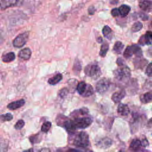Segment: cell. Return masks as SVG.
Returning a JSON list of instances; mask_svg holds the SVG:
<instances>
[{
  "label": "cell",
  "mask_w": 152,
  "mask_h": 152,
  "mask_svg": "<svg viewBox=\"0 0 152 152\" xmlns=\"http://www.w3.org/2000/svg\"><path fill=\"white\" fill-rule=\"evenodd\" d=\"M124 48V45L122 42L118 41L115 42L114 46H113V51L116 53H120Z\"/></svg>",
  "instance_id": "22"
},
{
  "label": "cell",
  "mask_w": 152,
  "mask_h": 152,
  "mask_svg": "<svg viewBox=\"0 0 152 152\" xmlns=\"http://www.w3.org/2000/svg\"><path fill=\"white\" fill-rule=\"evenodd\" d=\"M118 10H119L120 15L122 17H125L129 12L131 10V8L128 5H122L119 7V8Z\"/></svg>",
  "instance_id": "16"
},
{
  "label": "cell",
  "mask_w": 152,
  "mask_h": 152,
  "mask_svg": "<svg viewBox=\"0 0 152 152\" xmlns=\"http://www.w3.org/2000/svg\"><path fill=\"white\" fill-rule=\"evenodd\" d=\"M24 121L22 119H20L16 122L14 126V128H15V129L19 130V129H21L24 126Z\"/></svg>",
  "instance_id": "32"
},
{
  "label": "cell",
  "mask_w": 152,
  "mask_h": 152,
  "mask_svg": "<svg viewBox=\"0 0 152 152\" xmlns=\"http://www.w3.org/2000/svg\"><path fill=\"white\" fill-rule=\"evenodd\" d=\"M152 43V32L147 31L139 40V43L144 45H150Z\"/></svg>",
  "instance_id": "8"
},
{
  "label": "cell",
  "mask_w": 152,
  "mask_h": 152,
  "mask_svg": "<svg viewBox=\"0 0 152 152\" xmlns=\"http://www.w3.org/2000/svg\"><path fill=\"white\" fill-rule=\"evenodd\" d=\"M12 115L10 113H7L6 114H2L0 115V122H4L7 121H10L12 119Z\"/></svg>",
  "instance_id": "23"
},
{
  "label": "cell",
  "mask_w": 152,
  "mask_h": 152,
  "mask_svg": "<svg viewBox=\"0 0 152 152\" xmlns=\"http://www.w3.org/2000/svg\"><path fill=\"white\" fill-rule=\"evenodd\" d=\"M109 49V45L107 43H103L102 46H101V48H100V55L102 57H104L106 56V53L107 52Z\"/></svg>",
  "instance_id": "25"
},
{
  "label": "cell",
  "mask_w": 152,
  "mask_h": 152,
  "mask_svg": "<svg viewBox=\"0 0 152 152\" xmlns=\"http://www.w3.org/2000/svg\"><path fill=\"white\" fill-rule=\"evenodd\" d=\"M93 94V88L90 84H87L85 91L82 94L83 97H88Z\"/></svg>",
  "instance_id": "26"
},
{
  "label": "cell",
  "mask_w": 152,
  "mask_h": 152,
  "mask_svg": "<svg viewBox=\"0 0 152 152\" xmlns=\"http://www.w3.org/2000/svg\"><path fill=\"white\" fill-rule=\"evenodd\" d=\"M111 14L112 16L113 17H117L118 15H120L119 14V10L117 8H113V10H112L111 11Z\"/></svg>",
  "instance_id": "34"
},
{
  "label": "cell",
  "mask_w": 152,
  "mask_h": 152,
  "mask_svg": "<svg viewBox=\"0 0 152 152\" xmlns=\"http://www.w3.org/2000/svg\"><path fill=\"white\" fill-rule=\"evenodd\" d=\"M112 32L111 28L108 26H105L103 27L102 29V33L104 36L107 37L108 35Z\"/></svg>",
  "instance_id": "31"
},
{
  "label": "cell",
  "mask_w": 152,
  "mask_h": 152,
  "mask_svg": "<svg viewBox=\"0 0 152 152\" xmlns=\"http://www.w3.org/2000/svg\"><path fill=\"white\" fill-rule=\"evenodd\" d=\"M141 145V141L138 139H134L131 142L130 148L132 150H138Z\"/></svg>",
  "instance_id": "21"
},
{
  "label": "cell",
  "mask_w": 152,
  "mask_h": 152,
  "mask_svg": "<svg viewBox=\"0 0 152 152\" xmlns=\"http://www.w3.org/2000/svg\"><path fill=\"white\" fill-rule=\"evenodd\" d=\"M133 55V50H132V46H128L124 52V56L125 58H129L130 57L132 56V55Z\"/></svg>",
  "instance_id": "27"
},
{
  "label": "cell",
  "mask_w": 152,
  "mask_h": 152,
  "mask_svg": "<svg viewBox=\"0 0 152 152\" xmlns=\"http://www.w3.org/2000/svg\"><path fill=\"white\" fill-rule=\"evenodd\" d=\"M15 53L12 52H10L4 55L2 57V60L4 62L8 63L13 61L15 59Z\"/></svg>",
  "instance_id": "14"
},
{
  "label": "cell",
  "mask_w": 152,
  "mask_h": 152,
  "mask_svg": "<svg viewBox=\"0 0 152 152\" xmlns=\"http://www.w3.org/2000/svg\"><path fill=\"white\" fill-rule=\"evenodd\" d=\"M31 55V50L28 48H24L18 52V57L24 60H28L30 58Z\"/></svg>",
  "instance_id": "11"
},
{
  "label": "cell",
  "mask_w": 152,
  "mask_h": 152,
  "mask_svg": "<svg viewBox=\"0 0 152 152\" xmlns=\"http://www.w3.org/2000/svg\"><path fill=\"white\" fill-rule=\"evenodd\" d=\"M24 104H25V100L20 99V100L12 102L9 104H8L7 108L10 110H16L22 107L23 106H24Z\"/></svg>",
  "instance_id": "10"
},
{
  "label": "cell",
  "mask_w": 152,
  "mask_h": 152,
  "mask_svg": "<svg viewBox=\"0 0 152 152\" xmlns=\"http://www.w3.org/2000/svg\"><path fill=\"white\" fill-rule=\"evenodd\" d=\"M84 71L87 75L93 79H97L101 75L100 68L97 65H88L85 68Z\"/></svg>",
  "instance_id": "3"
},
{
  "label": "cell",
  "mask_w": 152,
  "mask_h": 152,
  "mask_svg": "<svg viewBox=\"0 0 152 152\" xmlns=\"http://www.w3.org/2000/svg\"><path fill=\"white\" fill-rule=\"evenodd\" d=\"M80 112H82V114H84V113H86L88 112V110L87 108H85V107H83L82 109H81L80 110Z\"/></svg>",
  "instance_id": "38"
},
{
  "label": "cell",
  "mask_w": 152,
  "mask_h": 152,
  "mask_svg": "<svg viewBox=\"0 0 152 152\" xmlns=\"http://www.w3.org/2000/svg\"><path fill=\"white\" fill-rule=\"evenodd\" d=\"M148 125H149L150 126H152V119L148 121Z\"/></svg>",
  "instance_id": "42"
},
{
  "label": "cell",
  "mask_w": 152,
  "mask_h": 152,
  "mask_svg": "<svg viewBox=\"0 0 152 152\" xmlns=\"http://www.w3.org/2000/svg\"><path fill=\"white\" fill-rule=\"evenodd\" d=\"M66 152H78V151L75 149H69L68 151H66Z\"/></svg>",
  "instance_id": "40"
},
{
  "label": "cell",
  "mask_w": 152,
  "mask_h": 152,
  "mask_svg": "<svg viewBox=\"0 0 152 152\" xmlns=\"http://www.w3.org/2000/svg\"><path fill=\"white\" fill-rule=\"evenodd\" d=\"M111 140L109 138H104L99 142V145L103 148H107L111 145Z\"/></svg>",
  "instance_id": "24"
},
{
  "label": "cell",
  "mask_w": 152,
  "mask_h": 152,
  "mask_svg": "<svg viewBox=\"0 0 152 152\" xmlns=\"http://www.w3.org/2000/svg\"><path fill=\"white\" fill-rule=\"evenodd\" d=\"M132 50H133V53L135 54L136 55L140 56L142 55V50L141 49V48L136 45H133L131 46Z\"/></svg>",
  "instance_id": "30"
},
{
  "label": "cell",
  "mask_w": 152,
  "mask_h": 152,
  "mask_svg": "<svg viewBox=\"0 0 152 152\" xmlns=\"http://www.w3.org/2000/svg\"><path fill=\"white\" fill-rule=\"evenodd\" d=\"M86 87H87V84L84 81L80 82L77 86V90L78 93L82 96V94L84 93V92L86 90Z\"/></svg>",
  "instance_id": "19"
},
{
  "label": "cell",
  "mask_w": 152,
  "mask_h": 152,
  "mask_svg": "<svg viewBox=\"0 0 152 152\" xmlns=\"http://www.w3.org/2000/svg\"><path fill=\"white\" fill-rule=\"evenodd\" d=\"M125 96V91L124 90H121L114 93L112 96V100L115 103L119 102Z\"/></svg>",
  "instance_id": "12"
},
{
  "label": "cell",
  "mask_w": 152,
  "mask_h": 152,
  "mask_svg": "<svg viewBox=\"0 0 152 152\" xmlns=\"http://www.w3.org/2000/svg\"><path fill=\"white\" fill-rule=\"evenodd\" d=\"M64 125L65 129L69 132H73L76 129L72 120H68L65 121Z\"/></svg>",
  "instance_id": "17"
},
{
  "label": "cell",
  "mask_w": 152,
  "mask_h": 152,
  "mask_svg": "<svg viewBox=\"0 0 152 152\" xmlns=\"http://www.w3.org/2000/svg\"><path fill=\"white\" fill-rule=\"evenodd\" d=\"M118 113L122 116H127L129 113V108L128 105L120 103L118 106Z\"/></svg>",
  "instance_id": "13"
},
{
  "label": "cell",
  "mask_w": 152,
  "mask_h": 152,
  "mask_svg": "<svg viewBox=\"0 0 152 152\" xmlns=\"http://www.w3.org/2000/svg\"><path fill=\"white\" fill-rule=\"evenodd\" d=\"M74 144L80 147H86L89 145V138L88 134L85 132H81L77 135Z\"/></svg>",
  "instance_id": "1"
},
{
  "label": "cell",
  "mask_w": 152,
  "mask_h": 152,
  "mask_svg": "<svg viewBox=\"0 0 152 152\" xmlns=\"http://www.w3.org/2000/svg\"><path fill=\"white\" fill-rule=\"evenodd\" d=\"M72 121L76 129H84L89 126L91 124L93 120L90 117H84L75 119Z\"/></svg>",
  "instance_id": "6"
},
{
  "label": "cell",
  "mask_w": 152,
  "mask_h": 152,
  "mask_svg": "<svg viewBox=\"0 0 152 152\" xmlns=\"http://www.w3.org/2000/svg\"><path fill=\"white\" fill-rule=\"evenodd\" d=\"M40 152H51L49 148H43Z\"/></svg>",
  "instance_id": "39"
},
{
  "label": "cell",
  "mask_w": 152,
  "mask_h": 152,
  "mask_svg": "<svg viewBox=\"0 0 152 152\" xmlns=\"http://www.w3.org/2000/svg\"><path fill=\"white\" fill-rule=\"evenodd\" d=\"M115 78L119 81H125L131 76V71L128 67L122 66L115 70L114 72Z\"/></svg>",
  "instance_id": "2"
},
{
  "label": "cell",
  "mask_w": 152,
  "mask_h": 152,
  "mask_svg": "<svg viewBox=\"0 0 152 152\" xmlns=\"http://www.w3.org/2000/svg\"><path fill=\"white\" fill-rule=\"evenodd\" d=\"M141 101L143 103H149L152 101V93L151 92H147L143 94V96L141 98Z\"/></svg>",
  "instance_id": "20"
},
{
  "label": "cell",
  "mask_w": 152,
  "mask_h": 152,
  "mask_svg": "<svg viewBox=\"0 0 152 152\" xmlns=\"http://www.w3.org/2000/svg\"><path fill=\"white\" fill-rule=\"evenodd\" d=\"M142 27V24L141 22L140 21H138V22H136L135 23L132 27H131V30L133 31V32H137L139 30H140Z\"/></svg>",
  "instance_id": "28"
},
{
  "label": "cell",
  "mask_w": 152,
  "mask_h": 152,
  "mask_svg": "<svg viewBox=\"0 0 152 152\" xmlns=\"http://www.w3.org/2000/svg\"><path fill=\"white\" fill-rule=\"evenodd\" d=\"M24 3V0H0V11L11 7H20Z\"/></svg>",
  "instance_id": "4"
},
{
  "label": "cell",
  "mask_w": 152,
  "mask_h": 152,
  "mask_svg": "<svg viewBox=\"0 0 152 152\" xmlns=\"http://www.w3.org/2000/svg\"><path fill=\"white\" fill-rule=\"evenodd\" d=\"M110 86V81L108 79L103 78L100 80L96 84V90L100 94H103L105 93L109 88Z\"/></svg>",
  "instance_id": "7"
},
{
  "label": "cell",
  "mask_w": 152,
  "mask_h": 152,
  "mask_svg": "<svg viewBox=\"0 0 152 152\" xmlns=\"http://www.w3.org/2000/svg\"><path fill=\"white\" fill-rule=\"evenodd\" d=\"M51 125H52V124H51L50 122H49V121L45 122L42 125L41 131L43 132H47L50 129V128L51 127Z\"/></svg>",
  "instance_id": "29"
},
{
  "label": "cell",
  "mask_w": 152,
  "mask_h": 152,
  "mask_svg": "<svg viewBox=\"0 0 152 152\" xmlns=\"http://www.w3.org/2000/svg\"><path fill=\"white\" fill-rule=\"evenodd\" d=\"M23 152H34V151H33V150L32 148H30V149H28L27 150L24 151Z\"/></svg>",
  "instance_id": "41"
},
{
  "label": "cell",
  "mask_w": 152,
  "mask_h": 152,
  "mask_svg": "<svg viewBox=\"0 0 152 152\" xmlns=\"http://www.w3.org/2000/svg\"><path fill=\"white\" fill-rule=\"evenodd\" d=\"M140 8L145 12L152 11V2L148 0H141L139 2Z\"/></svg>",
  "instance_id": "9"
},
{
  "label": "cell",
  "mask_w": 152,
  "mask_h": 152,
  "mask_svg": "<svg viewBox=\"0 0 152 152\" xmlns=\"http://www.w3.org/2000/svg\"><path fill=\"white\" fill-rule=\"evenodd\" d=\"M146 74L149 77H152V62L150 63L146 69Z\"/></svg>",
  "instance_id": "33"
},
{
  "label": "cell",
  "mask_w": 152,
  "mask_h": 152,
  "mask_svg": "<svg viewBox=\"0 0 152 152\" xmlns=\"http://www.w3.org/2000/svg\"><path fill=\"white\" fill-rule=\"evenodd\" d=\"M67 93H68V90L66 88H62L59 91V95L61 97H64L67 94Z\"/></svg>",
  "instance_id": "35"
},
{
  "label": "cell",
  "mask_w": 152,
  "mask_h": 152,
  "mask_svg": "<svg viewBox=\"0 0 152 152\" xmlns=\"http://www.w3.org/2000/svg\"><path fill=\"white\" fill-rule=\"evenodd\" d=\"M29 37V32L26 31L18 34L13 40V46L15 48H21L27 42Z\"/></svg>",
  "instance_id": "5"
},
{
  "label": "cell",
  "mask_w": 152,
  "mask_h": 152,
  "mask_svg": "<svg viewBox=\"0 0 152 152\" xmlns=\"http://www.w3.org/2000/svg\"><path fill=\"white\" fill-rule=\"evenodd\" d=\"M140 15L142 20H147L148 19V16L144 13H140Z\"/></svg>",
  "instance_id": "37"
},
{
  "label": "cell",
  "mask_w": 152,
  "mask_h": 152,
  "mask_svg": "<svg viewBox=\"0 0 152 152\" xmlns=\"http://www.w3.org/2000/svg\"><path fill=\"white\" fill-rule=\"evenodd\" d=\"M62 79V74H57L48 80V83L51 85H55L58 83L59 81H61Z\"/></svg>",
  "instance_id": "15"
},
{
  "label": "cell",
  "mask_w": 152,
  "mask_h": 152,
  "mask_svg": "<svg viewBox=\"0 0 152 152\" xmlns=\"http://www.w3.org/2000/svg\"><path fill=\"white\" fill-rule=\"evenodd\" d=\"M97 41H98V42L101 43L102 42V39L101 37H99V39H97Z\"/></svg>",
  "instance_id": "43"
},
{
  "label": "cell",
  "mask_w": 152,
  "mask_h": 152,
  "mask_svg": "<svg viewBox=\"0 0 152 152\" xmlns=\"http://www.w3.org/2000/svg\"><path fill=\"white\" fill-rule=\"evenodd\" d=\"M8 148V141L6 139L0 140V152H7Z\"/></svg>",
  "instance_id": "18"
},
{
  "label": "cell",
  "mask_w": 152,
  "mask_h": 152,
  "mask_svg": "<svg viewBox=\"0 0 152 152\" xmlns=\"http://www.w3.org/2000/svg\"><path fill=\"white\" fill-rule=\"evenodd\" d=\"M151 26H152V22H151Z\"/></svg>",
  "instance_id": "44"
},
{
  "label": "cell",
  "mask_w": 152,
  "mask_h": 152,
  "mask_svg": "<svg viewBox=\"0 0 152 152\" xmlns=\"http://www.w3.org/2000/svg\"><path fill=\"white\" fill-rule=\"evenodd\" d=\"M116 63L118 64V65L119 66H122V65H124V61L122 60V58H118V59H117Z\"/></svg>",
  "instance_id": "36"
}]
</instances>
